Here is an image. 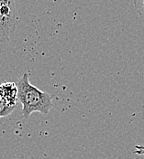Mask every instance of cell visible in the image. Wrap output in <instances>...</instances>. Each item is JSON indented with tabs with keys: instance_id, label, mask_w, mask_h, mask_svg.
Masks as SVG:
<instances>
[{
	"instance_id": "6",
	"label": "cell",
	"mask_w": 144,
	"mask_h": 159,
	"mask_svg": "<svg viewBox=\"0 0 144 159\" xmlns=\"http://www.w3.org/2000/svg\"><path fill=\"white\" fill-rule=\"evenodd\" d=\"M134 153L137 154V155H139V156H142V157H144V143L143 144L137 145V146L135 147Z\"/></svg>"
},
{
	"instance_id": "4",
	"label": "cell",
	"mask_w": 144,
	"mask_h": 159,
	"mask_svg": "<svg viewBox=\"0 0 144 159\" xmlns=\"http://www.w3.org/2000/svg\"><path fill=\"white\" fill-rule=\"evenodd\" d=\"M15 108H16L15 106L8 105L2 98H0V118L9 115L10 113L13 112Z\"/></svg>"
},
{
	"instance_id": "5",
	"label": "cell",
	"mask_w": 144,
	"mask_h": 159,
	"mask_svg": "<svg viewBox=\"0 0 144 159\" xmlns=\"http://www.w3.org/2000/svg\"><path fill=\"white\" fill-rule=\"evenodd\" d=\"M133 5L138 13L144 16V0H133Z\"/></svg>"
},
{
	"instance_id": "2",
	"label": "cell",
	"mask_w": 144,
	"mask_h": 159,
	"mask_svg": "<svg viewBox=\"0 0 144 159\" xmlns=\"http://www.w3.org/2000/svg\"><path fill=\"white\" fill-rule=\"evenodd\" d=\"M17 12L15 0H0V43L9 40L16 30Z\"/></svg>"
},
{
	"instance_id": "1",
	"label": "cell",
	"mask_w": 144,
	"mask_h": 159,
	"mask_svg": "<svg viewBox=\"0 0 144 159\" xmlns=\"http://www.w3.org/2000/svg\"><path fill=\"white\" fill-rule=\"evenodd\" d=\"M29 76V73L25 72L17 83L18 90L17 99L22 105V115L28 118L32 112L36 111L48 114L52 108L51 96L32 85Z\"/></svg>"
},
{
	"instance_id": "3",
	"label": "cell",
	"mask_w": 144,
	"mask_h": 159,
	"mask_svg": "<svg viewBox=\"0 0 144 159\" xmlns=\"http://www.w3.org/2000/svg\"><path fill=\"white\" fill-rule=\"evenodd\" d=\"M18 90L17 85L12 81H4L0 84V98H2L8 105L16 107Z\"/></svg>"
}]
</instances>
